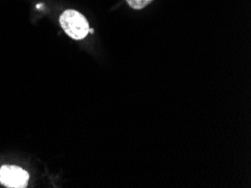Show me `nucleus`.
Listing matches in <instances>:
<instances>
[{"instance_id": "nucleus-1", "label": "nucleus", "mask_w": 251, "mask_h": 188, "mask_svg": "<svg viewBox=\"0 0 251 188\" xmlns=\"http://www.w3.org/2000/svg\"><path fill=\"white\" fill-rule=\"evenodd\" d=\"M61 27L74 40H82L89 33V24L86 17L75 10H66L60 16Z\"/></svg>"}, {"instance_id": "nucleus-2", "label": "nucleus", "mask_w": 251, "mask_h": 188, "mask_svg": "<svg viewBox=\"0 0 251 188\" xmlns=\"http://www.w3.org/2000/svg\"><path fill=\"white\" fill-rule=\"evenodd\" d=\"M28 172L16 166H3L0 169V183L6 187L23 188L27 185Z\"/></svg>"}, {"instance_id": "nucleus-3", "label": "nucleus", "mask_w": 251, "mask_h": 188, "mask_svg": "<svg viewBox=\"0 0 251 188\" xmlns=\"http://www.w3.org/2000/svg\"><path fill=\"white\" fill-rule=\"evenodd\" d=\"M126 1L131 8L139 10V9H143L144 7L149 5V3H151L153 0H126Z\"/></svg>"}]
</instances>
